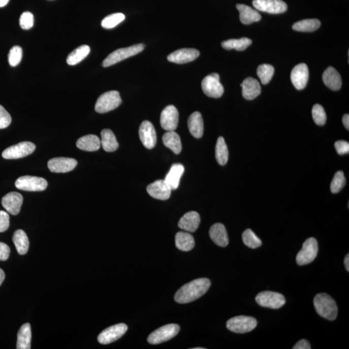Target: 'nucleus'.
I'll use <instances>...</instances> for the list:
<instances>
[{
	"label": "nucleus",
	"mask_w": 349,
	"mask_h": 349,
	"mask_svg": "<svg viewBox=\"0 0 349 349\" xmlns=\"http://www.w3.org/2000/svg\"><path fill=\"white\" fill-rule=\"evenodd\" d=\"M211 281L207 278H199L185 284L175 294V301L185 304L198 300L207 293Z\"/></svg>",
	"instance_id": "nucleus-1"
},
{
	"label": "nucleus",
	"mask_w": 349,
	"mask_h": 349,
	"mask_svg": "<svg viewBox=\"0 0 349 349\" xmlns=\"http://www.w3.org/2000/svg\"><path fill=\"white\" fill-rule=\"evenodd\" d=\"M344 264H345L346 271L349 272V254L345 256V260H344Z\"/></svg>",
	"instance_id": "nucleus-51"
},
{
	"label": "nucleus",
	"mask_w": 349,
	"mask_h": 349,
	"mask_svg": "<svg viewBox=\"0 0 349 349\" xmlns=\"http://www.w3.org/2000/svg\"><path fill=\"white\" fill-rule=\"evenodd\" d=\"M335 148L339 155H343L348 154L349 152V144L348 142L338 141L335 142Z\"/></svg>",
	"instance_id": "nucleus-47"
},
{
	"label": "nucleus",
	"mask_w": 349,
	"mask_h": 349,
	"mask_svg": "<svg viewBox=\"0 0 349 349\" xmlns=\"http://www.w3.org/2000/svg\"><path fill=\"white\" fill-rule=\"evenodd\" d=\"M179 123V112L174 106L166 107L161 115V125L164 130L175 131Z\"/></svg>",
	"instance_id": "nucleus-14"
},
{
	"label": "nucleus",
	"mask_w": 349,
	"mask_h": 349,
	"mask_svg": "<svg viewBox=\"0 0 349 349\" xmlns=\"http://www.w3.org/2000/svg\"><path fill=\"white\" fill-rule=\"evenodd\" d=\"M172 189L165 180H157L147 187V192L152 198L165 201L170 198Z\"/></svg>",
	"instance_id": "nucleus-18"
},
{
	"label": "nucleus",
	"mask_w": 349,
	"mask_h": 349,
	"mask_svg": "<svg viewBox=\"0 0 349 349\" xmlns=\"http://www.w3.org/2000/svg\"><path fill=\"white\" fill-rule=\"evenodd\" d=\"M179 331L180 327L177 324L164 325L149 334L148 338V343L152 345H157L166 342L176 336Z\"/></svg>",
	"instance_id": "nucleus-6"
},
{
	"label": "nucleus",
	"mask_w": 349,
	"mask_h": 349,
	"mask_svg": "<svg viewBox=\"0 0 349 349\" xmlns=\"http://www.w3.org/2000/svg\"><path fill=\"white\" fill-rule=\"evenodd\" d=\"M122 103L120 93L116 91L104 92L97 100L96 111L99 113H106L117 108Z\"/></svg>",
	"instance_id": "nucleus-4"
},
{
	"label": "nucleus",
	"mask_w": 349,
	"mask_h": 349,
	"mask_svg": "<svg viewBox=\"0 0 349 349\" xmlns=\"http://www.w3.org/2000/svg\"><path fill=\"white\" fill-rule=\"evenodd\" d=\"M312 117L314 122L318 125H324L327 121V115L324 108L320 104L313 106Z\"/></svg>",
	"instance_id": "nucleus-42"
},
{
	"label": "nucleus",
	"mask_w": 349,
	"mask_h": 349,
	"mask_svg": "<svg viewBox=\"0 0 349 349\" xmlns=\"http://www.w3.org/2000/svg\"><path fill=\"white\" fill-rule=\"evenodd\" d=\"M252 4L258 11L270 14L283 13L288 8L282 0H253Z\"/></svg>",
	"instance_id": "nucleus-12"
},
{
	"label": "nucleus",
	"mask_w": 349,
	"mask_h": 349,
	"mask_svg": "<svg viewBox=\"0 0 349 349\" xmlns=\"http://www.w3.org/2000/svg\"><path fill=\"white\" fill-rule=\"evenodd\" d=\"M318 253L317 240L314 237H310L304 242L302 248L297 254L296 262L300 266L309 264L317 257Z\"/></svg>",
	"instance_id": "nucleus-7"
},
{
	"label": "nucleus",
	"mask_w": 349,
	"mask_h": 349,
	"mask_svg": "<svg viewBox=\"0 0 349 349\" xmlns=\"http://www.w3.org/2000/svg\"><path fill=\"white\" fill-rule=\"evenodd\" d=\"M36 146L30 142H21L9 147L2 153L6 159H18L30 155L35 151Z\"/></svg>",
	"instance_id": "nucleus-11"
},
{
	"label": "nucleus",
	"mask_w": 349,
	"mask_h": 349,
	"mask_svg": "<svg viewBox=\"0 0 349 349\" xmlns=\"http://www.w3.org/2000/svg\"><path fill=\"white\" fill-rule=\"evenodd\" d=\"M23 197L18 192L7 194L2 199V205L7 212L11 215H18L23 204Z\"/></svg>",
	"instance_id": "nucleus-16"
},
{
	"label": "nucleus",
	"mask_w": 349,
	"mask_h": 349,
	"mask_svg": "<svg viewBox=\"0 0 349 349\" xmlns=\"http://www.w3.org/2000/svg\"><path fill=\"white\" fill-rule=\"evenodd\" d=\"M274 68L269 64H262L259 66L257 74L263 85L268 84L274 74Z\"/></svg>",
	"instance_id": "nucleus-38"
},
{
	"label": "nucleus",
	"mask_w": 349,
	"mask_h": 349,
	"mask_svg": "<svg viewBox=\"0 0 349 349\" xmlns=\"http://www.w3.org/2000/svg\"><path fill=\"white\" fill-rule=\"evenodd\" d=\"M209 234L214 243L220 247H226L229 243L226 228L221 223H215L211 227Z\"/></svg>",
	"instance_id": "nucleus-22"
},
{
	"label": "nucleus",
	"mask_w": 349,
	"mask_h": 349,
	"mask_svg": "<svg viewBox=\"0 0 349 349\" xmlns=\"http://www.w3.org/2000/svg\"><path fill=\"white\" fill-rule=\"evenodd\" d=\"M242 94L248 101L255 99L261 94V87L260 83L255 78L248 77L241 84Z\"/></svg>",
	"instance_id": "nucleus-23"
},
{
	"label": "nucleus",
	"mask_w": 349,
	"mask_h": 349,
	"mask_svg": "<svg viewBox=\"0 0 349 349\" xmlns=\"http://www.w3.org/2000/svg\"><path fill=\"white\" fill-rule=\"evenodd\" d=\"M236 7L239 11L240 20L243 24L249 25L261 20V14L251 7L244 4H237Z\"/></svg>",
	"instance_id": "nucleus-24"
},
{
	"label": "nucleus",
	"mask_w": 349,
	"mask_h": 349,
	"mask_svg": "<svg viewBox=\"0 0 349 349\" xmlns=\"http://www.w3.org/2000/svg\"><path fill=\"white\" fill-rule=\"evenodd\" d=\"M292 82L298 90H302L306 86L309 78V71L305 64H298L294 68L291 75Z\"/></svg>",
	"instance_id": "nucleus-17"
},
{
	"label": "nucleus",
	"mask_w": 349,
	"mask_h": 349,
	"mask_svg": "<svg viewBox=\"0 0 349 349\" xmlns=\"http://www.w3.org/2000/svg\"><path fill=\"white\" fill-rule=\"evenodd\" d=\"M293 349H311V346L309 341L301 339L294 345Z\"/></svg>",
	"instance_id": "nucleus-49"
},
{
	"label": "nucleus",
	"mask_w": 349,
	"mask_h": 349,
	"mask_svg": "<svg viewBox=\"0 0 349 349\" xmlns=\"http://www.w3.org/2000/svg\"><path fill=\"white\" fill-rule=\"evenodd\" d=\"M31 338L32 333L30 325L28 323L23 324L18 332L16 348L30 349Z\"/></svg>",
	"instance_id": "nucleus-29"
},
{
	"label": "nucleus",
	"mask_w": 349,
	"mask_h": 349,
	"mask_svg": "<svg viewBox=\"0 0 349 349\" xmlns=\"http://www.w3.org/2000/svg\"><path fill=\"white\" fill-rule=\"evenodd\" d=\"M34 25V16L30 12H24L21 14L20 18V25L21 28L25 30L30 29Z\"/></svg>",
	"instance_id": "nucleus-44"
},
{
	"label": "nucleus",
	"mask_w": 349,
	"mask_h": 349,
	"mask_svg": "<svg viewBox=\"0 0 349 349\" xmlns=\"http://www.w3.org/2000/svg\"><path fill=\"white\" fill-rule=\"evenodd\" d=\"M187 125L191 134L196 139H200L204 134V122L201 113L196 111L192 114L187 120Z\"/></svg>",
	"instance_id": "nucleus-26"
},
{
	"label": "nucleus",
	"mask_w": 349,
	"mask_h": 349,
	"mask_svg": "<svg viewBox=\"0 0 349 349\" xmlns=\"http://www.w3.org/2000/svg\"><path fill=\"white\" fill-rule=\"evenodd\" d=\"M144 49V45L139 44L116 50L113 53L109 54L108 56L103 61V67H110V66L120 62V61L130 58L131 56L136 55V54L141 53Z\"/></svg>",
	"instance_id": "nucleus-3"
},
{
	"label": "nucleus",
	"mask_w": 349,
	"mask_h": 349,
	"mask_svg": "<svg viewBox=\"0 0 349 349\" xmlns=\"http://www.w3.org/2000/svg\"><path fill=\"white\" fill-rule=\"evenodd\" d=\"M47 180L44 178L29 175L18 178L15 182L16 188L27 192L44 191L47 188Z\"/></svg>",
	"instance_id": "nucleus-10"
},
{
	"label": "nucleus",
	"mask_w": 349,
	"mask_h": 349,
	"mask_svg": "<svg viewBox=\"0 0 349 349\" xmlns=\"http://www.w3.org/2000/svg\"><path fill=\"white\" fill-rule=\"evenodd\" d=\"M11 249L6 243L0 242V261L8 260L10 256Z\"/></svg>",
	"instance_id": "nucleus-48"
},
{
	"label": "nucleus",
	"mask_w": 349,
	"mask_h": 349,
	"mask_svg": "<svg viewBox=\"0 0 349 349\" xmlns=\"http://www.w3.org/2000/svg\"><path fill=\"white\" fill-rule=\"evenodd\" d=\"M323 81L332 91H338L342 85L340 75L332 67H329L325 71L323 75Z\"/></svg>",
	"instance_id": "nucleus-25"
},
{
	"label": "nucleus",
	"mask_w": 349,
	"mask_h": 349,
	"mask_svg": "<svg viewBox=\"0 0 349 349\" xmlns=\"http://www.w3.org/2000/svg\"><path fill=\"white\" fill-rule=\"evenodd\" d=\"M124 20L125 15L122 13H118L110 14V15L104 18V20L102 21V27L110 29V28L115 27L116 25L120 24Z\"/></svg>",
	"instance_id": "nucleus-40"
},
{
	"label": "nucleus",
	"mask_w": 349,
	"mask_h": 349,
	"mask_svg": "<svg viewBox=\"0 0 349 349\" xmlns=\"http://www.w3.org/2000/svg\"><path fill=\"white\" fill-rule=\"evenodd\" d=\"M201 85L206 96L211 98H220L224 93V87L220 82V77L217 73L206 76L202 81Z\"/></svg>",
	"instance_id": "nucleus-9"
},
{
	"label": "nucleus",
	"mask_w": 349,
	"mask_h": 349,
	"mask_svg": "<svg viewBox=\"0 0 349 349\" xmlns=\"http://www.w3.org/2000/svg\"><path fill=\"white\" fill-rule=\"evenodd\" d=\"M201 223V217L199 213L194 211L187 212L182 216L178 223L180 229L187 232H195L198 230Z\"/></svg>",
	"instance_id": "nucleus-21"
},
{
	"label": "nucleus",
	"mask_w": 349,
	"mask_h": 349,
	"mask_svg": "<svg viewBox=\"0 0 349 349\" xmlns=\"http://www.w3.org/2000/svg\"><path fill=\"white\" fill-rule=\"evenodd\" d=\"M47 166L51 172L68 173L75 169L77 161L74 158L57 157L49 160Z\"/></svg>",
	"instance_id": "nucleus-19"
},
{
	"label": "nucleus",
	"mask_w": 349,
	"mask_h": 349,
	"mask_svg": "<svg viewBox=\"0 0 349 349\" xmlns=\"http://www.w3.org/2000/svg\"><path fill=\"white\" fill-rule=\"evenodd\" d=\"M90 47L87 45L77 47L74 51L69 54L67 58V63L70 66L77 65L86 58L90 53Z\"/></svg>",
	"instance_id": "nucleus-35"
},
{
	"label": "nucleus",
	"mask_w": 349,
	"mask_h": 349,
	"mask_svg": "<svg viewBox=\"0 0 349 349\" xmlns=\"http://www.w3.org/2000/svg\"><path fill=\"white\" fill-rule=\"evenodd\" d=\"M314 305L318 314L334 321L338 315V307L334 299L327 294H318L314 299Z\"/></svg>",
	"instance_id": "nucleus-2"
},
{
	"label": "nucleus",
	"mask_w": 349,
	"mask_h": 349,
	"mask_svg": "<svg viewBox=\"0 0 349 349\" xmlns=\"http://www.w3.org/2000/svg\"><path fill=\"white\" fill-rule=\"evenodd\" d=\"M22 49L20 46H16L12 47L8 55L9 63L12 67H16L20 63L22 58Z\"/></svg>",
	"instance_id": "nucleus-43"
},
{
	"label": "nucleus",
	"mask_w": 349,
	"mask_h": 349,
	"mask_svg": "<svg viewBox=\"0 0 349 349\" xmlns=\"http://www.w3.org/2000/svg\"><path fill=\"white\" fill-rule=\"evenodd\" d=\"M13 241L19 254L25 255L27 253L28 247H29V241H28L27 234L23 230H16L14 233Z\"/></svg>",
	"instance_id": "nucleus-32"
},
{
	"label": "nucleus",
	"mask_w": 349,
	"mask_h": 349,
	"mask_svg": "<svg viewBox=\"0 0 349 349\" xmlns=\"http://www.w3.org/2000/svg\"><path fill=\"white\" fill-rule=\"evenodd\" d=\"M128 331V326L124 324L113 325L104 330L98 336V341L103 345H108L114 342L124 335Z\"/></svg>",
	"instance_id": "nucleus-13"
},
{
	"label": "nucleus",
	"mask_w": 349,
	"mask_h": 349,
	"mask_svg": "<svg viewBox=\"0 0 349 349\" xmlns=\"http://www.w3.org/2000/svg\"><path fill=\"white\" fill-rule=\"evenodd\" d=\"M257 325L258 322L255 318L239 315L230 319L227 323V327L229 331L235 333L244 334L253 331Z\"/></svg>",
	"instance_id": "nucleus-5"
},
{
	"label": "nucleus",
	"mask_w": 349,
	"mask_h": 349,
	"mask_svg": "<svg viewBox=\"0 0 349 349\" xmlns=\"http://www.w3.org/2000/svg\"><path fill=\"white\" fill-rule=\"evenodd\" d=\"M9 215L5 211L0 210V233L6 232L9 227Z\"/></svg>",
	"instance_id": "nucleus-46"
},
{
	"label": "nucleus",
	"mask_w": 349,
	"mask_h": 349,
	"mask_svg": "<svg viewBox=\"0 0 349 349\" xmlns=\"http://www.w3.org/2000/svg\"><path fill=\"white\" fill-rule=\"evenodd\" d=\"M195 244L194 237L189 232H179L175 236V245L180 250L191 251L194 248Z\"/></svg>",
	"instance_id": "nucleus-31"
},
{
	"label": "nucleus",
	"mask_w": 349,
	"mask_h": 349,
	"mask_svg": "<svg viewBox=\"0 0 349 349\" xmlns=\"http://www.w3.org/2000/svg\"><path fill=\"white\" fill-rule=\"evenodd\" d=\"M205 348H201V347H198V348H194V349H203Z\"/></svg>",
	"instance_id": "nucleus-54"
},
{
	"label": "nucleus",
	"mask_w": 349,
	"mask_h": 349,
	"mask_svg": "<svg viewBox=\"0 0 349 349\" xmlns=\"http://www.w3.org/2000/svg\"><path fill=\"white\" fill-rule=\"evenodd\" d=\"M343 123L344 126L345 127L346 129L349 130V115L348 114H346V115L343 116Z\"/></svg>",
	"instance_id": "nucleus-50"
},
{
	"label": "nucleus",
	"mask_w": 349,
	"mask_h": 349,
	"mask_svg": "<svg viewBox=\"0 0 349 349\" xmlns=\"http://www.w3.org/2000/svg\"><path fill=\"white\" fill-rule=\"evenodd\" d=\"M140 139L145 148L151 149L155 146L156 143V134L152 123L148 120L142 122L139 128Z\"/></svg>",
	"instance_id": "nucleus-15"
},
{
	"label": "nucleus",
	"mask_w": 349,
	"mask_h": 349,
	"mask_svg": "<svg viewBox=\"0 0 349 349\" xmlns=\"http://www.w3.org/2000/svg\"><path fill=\"white\" fill-rule=\"evenodd\" d=\"M163 141L175 154H179L182 150V144L179 135L175 131H169L163 135Z\"/></svg>",
	"instance_id": "nucleus-30"
},
{
	"label": "nucleus",
	"mask_w": 349,
	"mask_h": 349,
	"mask_svg": "<svg viewBox=\"0 0 349 349\" xmlns=\"http://www.w3.org/2000/svg\"><path fill=\"white\" fill-rule=\"evenodd\" d=\"M9 0H0V7H3L8 4Z\"/></svg>",
	"instance_id": "nucleus-53"
},
{
	"label": "nucleus",
	"mask_w": 349,
	"mask_h": 349,
	"mask_svg": "<svg viewBox=\"0 0 349 349\" xmlns=\"http://www.w3.org/2000/svg\"><path fill=\"white\" fill-rule=\"evenodd\" d=\"M101 145L107 152H113L118 148V143L112 131L105 129L101 132Z\"/></svg>",
	"instance_id": "nucleus-33"
},
{
	"label": "nucleus",
	"mask_w": 349,
	"mask_h": 349,
	"mask_svg": "<svg viewBox=\"0 0 349 349\" xmlns=\"http://www.w3.org/2000/svg\"><path fill=\"white\" fill-rule=\"evenodd\" d=\"M321 26V22L318 19H306L294 23L293 28L296 31L313 32Z\"/></svg>",
	"instance_id": "nucleus-36"
},
{
	"label": "nucleus",
	"mask_w": 349,
	"mask_h": 349,
	"mask_svg": "<svg viewBox=\"0 0 349 349\" xmlns=\"http://www.w3.org/2000/svg\"><path fill=\"white\" fill-rule=\"evenodd\" d=\"M229 152L224 138L219 137L215 146V158L220 166L227 165L229 161Z\"/></svg>",
	"instance_id": "nucleus-34"
},
{
	"label": "nucleus",
	"mask_w": 349,
	"mask_h": 349,
	"mask_svg": "<svg viewBox=\"0 0 349 349\" xmlns=\"http://www.w3.org/2000/svg\"><path fill=\"white\" fill-rule=\"evenodd\" d=\"M256 302L261 307L279 309L286 303L283 295L275 292L264 291L256 297Z\"/></svg>",
	"instance_id": "nucleus-8"
},
{
	"label": "nucleus",
	"mask_w": 349,
	"mask_h": 349,
	"mask_svg": "<svg viewBox=\"0 0 349 349\" xmlns=\"http://www.w3.org/2000/svg\"><path fill=\"white\" fill-rule=\"evenodd\" d=\"M242 239L244 244L250 248H258L262 245V241L250 229H247L243 233Z\"/></svg>",
	"instance_id": "nucleus-39"
},
{
	"label": "nucleus",
	"mask_w": 349,
	"mask_h": 349,
	"mask_svg": "<svg viewBox=\"0 0 349 349\" xmlns=\"http://www.w3.org/2000/svg\"><path fill=\"white\" fill-rule=\"evenodd\" d=\"M11 116L3 106L0 105V130L5 129L11 123Z\"/></svg>",
	"instance_id": "nucleus-45"
},
{
	"label": "nucleus",
	"mask_w": 349,
	"mask_h": 349,
	"mask_svg": "<svg viewBox=\"0 0 349 349\" xmlns=\"http://www.w3.org/2000/svg\"><path fill=\"white\" fill-rule=\"evenodd\" d=\"M5 277H6V275H5L4 270H2V268H0V286L3 283Z\"/></svg>",
	"instance_id": "nucleus-52"
},
{
	"label": "nucleus",
	"mask_w": 349,
	"mask_h": 349,
	"mask_svg": "<svg viewBox=\"0 0 349 349\" xmlns=\"http://www.w3.org/2000/svg\"><path fill=\"white\" fill-rule=\"evenodd\" d=\"M101 146V140L94 135H85V136L80 138L77 142L78 148L86 151L99 150Z\"/></svg>",
	"instance_id": "nucleus-28"
},
{
	"label": "nucleus",
	"mask_w": 349,
	"mask_h": 349,
	"mask_svg": "<svg viewBox=\"0 0 349 349\" xmlns=\"http://www.w3.org/2000/svg\"><path fill=\"white\" fill-rule=\"evenodd\" d=\"M252 43L250 39L247 38H242L240 39H231L222 42L223 48L227 50L236 49L237 51H242L250 46Z\"/></svg>",
	"instance_id": "nucleus-37"
},
{
	"label": "nucleus",
	"mask_w": 349,
	"mask_h": 349,
	"mask_svg": "<svg viewBox=\"0 0 349 349\" xmlns=\"http://www.w3.org/2000/svg\"><path fill=\"white\" fill-rule=\"evenodd\" d=\"M346 179L344 173L341 171L336 172L331 184V191L332 194H337L345 186Z\"/></svg>",
	"instance_id": "nucleus-41"
},
{
	"label": "nucleus",
	"mask_w": 349,
	"mask_h": 349,
	"mask_svg": "<svg viewBox=\"0 0 349 349\" xmlns=\"http://www.w3.org/2000/svg\"><path fill=\"white\" fill-rule=\"evenodd\" d=\"M184 172V167L181 164H175L171 167L170 172L166 175L165 180L172 191H175L179 187L180 178Z\"/></svg>",
	"instance_id": "nucleus-27"
},
{
	"label": "nucleus",
	"mask_w": 349,
	"mask_h": 349,
	"mask_svg": "<svg viewBox=\"0 0 349 349\" xmlns=\"http://www.w3.org/2000/svg\"><path fill=\"white\" fill-rule=\"evenodd\" d=\"M199 54L200 53L196 49H181L170 54L168 60L175 64H186L196 60Z\"/></svg>",
	"instance_id": "nucleus-20"
}]
</instances>
